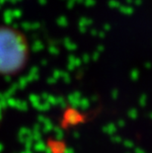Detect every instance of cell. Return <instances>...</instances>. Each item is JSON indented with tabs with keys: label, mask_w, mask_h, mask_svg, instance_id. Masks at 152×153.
Here are the masks:
<instances>
[{
	"label": "cell",
	"mask_w": 152,
	"mask_h": 153,
	"mask_svg": "<svg viewBox=\"0 0 152 153\" xmlns=\"http://www.w3.org/2000/svg\"><path fill=\"white\" fill-rule=\"evenodd\" d=\"M30 59V45L26 35L10 25H0V76H16Z\"/></svg>",
	"instance_id": "obj_1"
}]
</instances>
